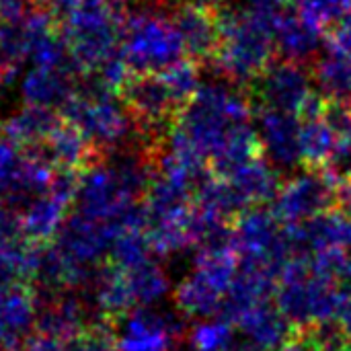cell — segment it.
I'll list each match as a JSON object with an SVG mask.
<instances>
[{"mask_svg": "<svg viewBox=\"0 0 351 351\" xmlns=\"http://www.w3.org/2000/svg\"><path fill=\"white\" fill-rule=\"evenodd\" d=\"M171 16L183 39L187 58L197 64L206 60H214L222 33L220 12L181 0Z\"/></svg>", "mask_w": 351, "mask_h": 351, "instance_id": "12", "label": "cell"}, {"mask_svg": "<svg viewBox=\"0 0 351 351\" xmlns=\"http://www.w3.org/2000/svg\"><path fill=\"white\" fill-rule=\"evenodd\" d=\"M226 179L232 181V185L245 197L249 208L276 199L282 187L278 169L263 156H257L255 160L247 162L245 167H241L237 173H232Z\"/></svg>", "mask_w": 351, "mask_h": 351, "instance_id": "20", "label": "cell"}, {"mask_svg": "<svg viewBox=\"0 0 351 351\" xmlns=\"http://www.w3.org/2000/svg\"><path fill=\"white\" fill-rule=\"evenodd\" d=\"M128 276H130V284H132L138 306L154 304L169 290V280H167L165 271L154 261L142 263L134 269H128Z\"/></svg>", "mask_w": 351, "mask_h": 351, "instance_id": "26", "label": "cell"}, {"mask_svg": "<svg viewBox=\"0 0 351 351\" xmlns=\"http://www.w3.org/2000/svg\"><path fill=\"white\" fill-rule=\"evenodd\" d=\"M121 56L134 74L162 72L187 58L173 16L150 10L123 21Z\"/></svg>", "mask_w": 351, "mask_h": 351, "instance_id": "5", "label": "cell"}, {"mask_svg": "<svg viewBox=\"0 0 351 351\" xmlns=\"http://www.w3.org/2000/svg\"><path fill=\"white\" fill-rule=\"evenodd\" d=\"M274 16L253 8L220 12L222 33L214 62L228 82L253 84L276 62Z\"/></svg>", "mask_w": 351, "mask_h": 351, "instance_id": "2", "label": "cell"}, {"mask_svg": "<svg viewBox=\"0 0 351 351\" xmlns=\"http://www.w3.org/2000/svg\"><path fill=\"white\" fill-rule=\"evenodd\" d=\"M296 249L304 247V253L321 249H350L351 251V214L346 210H327L311 222L290 228Z\"/></svg>", "mask_w": 351, "mask_h": 351, "instance_id": "17", "label": "cell"}, {"mask_svg": "<svg viewBox=\"0 0 351 351\" xmlns=\"http://www.w3.org/2000/svg\"><path fill=\"white\" fill-rule=\"evenodd\" d=\"M123 21L109 0H78L62 21V37L80 72H90L121 51Z\"/></svg>", "mask_w": 351, "mask_h": 351, "instance_id": "4", "label": "cell"}, {"mask_svg": "<svg viewBox=\"0 0 351 351\" xmlns=\"http://www.w3.org/2000/svg\"><path fill=\"white\" fill-rule=\"evenodd\" d=\"M253 97L259 107L280 109L294 115H306L325 103V97L317 93L313 70L292 60L274 62L255 82Z\"/></svg>", "mask_w": 351, "mask_h": 351, "instance_id": "7", "label": "cell"}, {"mask_svg": "<svg viewBox=\"0 0 351 351\" xmlns=\"http://www.w3.org/2000/svg\"><path fill=\"white\" fill-rule=\"evenodd\" d=\"M21 237H27L23 226V212L12 206L0 204V243L14 241Z\"/></svg>", "mask_w": 351, "mask_h": 351, "instance_id": "29", "label": "cell"}, {"mask_svg": "<svg viewBox=\"0 0 351 351\" xmlns=\"http://www.w3.org/2000/svg\"><path fill=\"white\" fill-rule=\"evenodd\" d=\"M337 191L339 185L335 183V179H331L325 171L317 173L315 169H311L292 177L280 187L274 199V214L288 228L302 226L323 212L331 210L337 202Z\"/></svg>", "mask_w": 351, "mask_h": 351, "instance_id": "8", "label": "cell"}, {"mask_svg": "<svg viewBox=\"0 0 351 351\" xmlns=\"http://www.w3.org/2000/svg\"><path fill=\"white\" fill-rule=\"evenodd\" d=\"M154 247L148 228H130L119 232L109 249V261L123 269H134L142 263L152 261Z\"/></svg>", "mask_w": 351, "mask_h": 351, "instance_id": "25", "label": "cell"}, {"mask_svg": "<svg viewBox=\"0 0 351 351\" xmlns=\"http://www.w3.org/2000/svg\"><path fill=\"white\" fill-rule=\"evenodd\" d=\"M23 351H78V346H76V341H66V339L33 333L27 339Z\"/></svg>", "mask_w": 351, "mask_h": 351, "instance_id": "30", "label": "cell"}, {"mask_svg": "<svg viewBox=\"0 0 351 351\" xmlns=\"http://www.w3.org/2000/svg\"><path fill=\"white\" fill-rule=\"evenodd\" d=\"M247 8H253L257 12H265V14H278L282 10H286L288 2L292 0H245Z\"/></svg>", "mask_w": 351, "mask_h": 351, "instance_id": "34", "label": "cell"}, {"mask_svg": "<svg viewBox=\"0 0 351 351\" xmlns=\"http://www.w3.org/2000/svg\"><path fill=\"white\" fill-rule=\"evenodd\" d=\"M68 206L62 204L60 199L51 197L49 193L37 195L25 210H23V226L27 239L39 243V245H49L53 243L60 226L66 220Z\"/></svg>", "mask_w": 351, "mask_h": 351, "instance_id": "23", "label": "cell"}, {"mask_svg": "<svg viewBox=\"0 0 351 351\" xmlns=\"http://www.w3.org/2000/svg\"><path fill=\"white\" fill-rule=\"evenodd\" d=\"M232 323L222 319H206L191 331V346L195 351H232L234 331Z\"/></svg>", "mask_w": 351, "mask_h": 351, "instance_id": "27", "label": "cell"}, {"mask_svg": "<svg viewBox=\"0 0 351 351\" xmlns=\"http://www.w3.org/2000/svg\"><path fill=\"white\" fill-rule=\"evenodd\" d=\"M109 2H111L113 6H117V8H121V4H125L128 0H109Z\"/></svg>", "mask_w": 351, "mask_h": 351, "instance_id": "38", "label": "cell"}, {"mask_svg": "<svg viewBox=\"0 0 351 351\" xmlns=\"http://www.w3.org/2000/svg\"><path fill=\"white\" fill-rule=\"evenodd\" d=\"M276 47L284 60L292 62H315L321 56L323 27L294 10H282L274 16Z\"/></svg>", "mask_w": 351, "mask_h": 351, "instance_id": "13", "label": "cell"}, {"mask_svg": "<svg viewBox=\"0 0 351 351\" xmlns=\"http://www.w3.org/2000/svg\"><path fill=\"white\" fill-rule=\"evenodd\" d=\"M337 325L343 331L346 339L351 343V288L346 290V294H343V300H341V306L337 313Z\"/></svg>", "mask_w": 351, "mask_h": 351, "instance_id": "33", "label": "cell"}, {"mask_svg": "<svg viewBox=\"0 0 351 351\" xmlns=\"http://www.w3.org/2000/svg\"><path fill=\"white\" fill-rule=\"evenodd\" d=\"M33 0H0V23L16 21L27 14Z\"/></svg>", "mask_w": 351, "mask_h": 351, "instance_id": "32", "label": "cell"}, {"mask_svg": "<svg viewBox=\"0 0 351 351\" xmlns=\"http://www.w3.org/2000/svg\"><path fill=\"white\" fill-rule=\"evenodd\" d=\"M337 202L341 204V210H346L348 214H351V177L350 179H346V181L339 185Z\"/></svg>", "mask_w": 351, "mask_h": 351, "instance_id": "35", "label": "cell"}, {"mask_svg": "<svg viewBox=\"0 0 351 351\" xmlns=\"http://www.w3.org/2000/svg\"><path fill=\"white\" fill-rule=\"evenodd\" d=\"M257 136L261 144V152L276 169H294L302 162L300 148V115L259 107L257 115Z\"/></svg>", "mask_w": 351, "mask_h": 351, "instance_id": "9", "label": "cell"}, {"mask_svg": "<svg viewBox=\"0 0 351 351\" xmlns=\"http://www.w3.org/2000/svg\"><path fill=\"white\" fill-rule=\"evenodd\" d=\"M313 76L327 101L351 105V56L337 49H323L313 62Z\"/></svg>", "mask_w": 351, "mask_h": 351, "instance_id": "18", "label": "cell"}, {"mask_svg": "<svg viewBox=\"0 0 351 351\" xmlns=\"http://www.w3.org/2000/svg\"><path fill=\"white\" fill-rule=\"evenodd\" d=\"M232 351H276V350H269V348H263V346H257V343H253V341H243V343H239V346H234V350Z\"/></svg>", "mask_w": 351, "mask_h": 351, "instance_id": "37", "label": "cell"}, {"mask_svg": "<svg viewBox=\"0 0 351 351\" xmlns=\"http://www.w3.org/2000/svg\"><path fill=\"white\" fill-rule=\"evenodd\" d=\"M239 84L210 82L179 111L171 136L212 162L239 134L253 125V103Z\"/></svg>", "mask_w": 351, "mask_h": 351, "instance_id": "1", "label": "cell"}, {"mask_svg": "<svg viewBox=\"0 0 351 351\" xmlns=\"http://www.w3.org/2000/svg\"><path fill=\"white\" fill-rule=\"evenodd\" d=\"M187 2H193V4L204 6V8H210L214 12H222V8L226 4V0H187Z\"/></svg>", "mask_w": 351, "mask_h": 351, "instance_id": "36", "label": "cell"}, {"mask_svg": "<svg viewBox=\"0 0 351 351\" xmlns=\"http://www.w3.org/2000/svg\"><path fill=\"white\" fill-rule=\"evenodd\" d=\"M193 351H195V350H193Z\"/></svg>", "mask_w": 351, "mask_h": 351, "instance_id": "39", "label": "cell"}, {"mask_svg": "<svg viewBox=\"0 0 351 351\" xmlns=\"http://www.w3.org/2000/svg\"><path fill=\"white\" fill-rule=\"evenodd\" d=\"M175 302L179 311L189 319H216L224 311L226 294L216 290L212 284L199 276H187L175 292Z\"/></svg>", "mask_w": 351, "mask_h": 351, "instance_id": "22", "label": "cell"}, {"mask_svg": "<svg viewBox=\"0 0 351 351\" xmlns=\"http://www.w3.org/2000/svg\"><path fill=\"white\" fill-rule=\"evenodd\" d=\"M80 68L76 64L58 66V68H37L27 72L21 84V93L29 105H41L58 111L64 103L78 90L76 74Z\"/></svg>", "mask_w": 351, "mask_h": 351, "instance_id": "15", "label": "cell"}, {"mask_svg": "<svg viewBox=\"0 0 351 351\" xmlns=\"http://www.w3.org/2000/svg\"><path fill=\"white\" fill-rule=\"evenodd\" d=\"M343 294L341 286L311 267L308 253L296 251L280 274L276 302L292 325L308 329L337 319Z\"/></svg>", "mask_w": 351, "mask_h": 351, "instance_id": "3", "label": "cell"}, {"mask_svg": "<svg viewBox=\"0 0 351 351\" xmlns=\"http://www.w3.org/2000/svg\"><path fill=\"white\" fill-rule=\"evenodd\" d=\"M62 123V115L56 109L41 107V105H29L21 111H16L6 123V134L21 146H33L47 140V136Z\"/></svg>", "mask_w": 351, "mask_h": 351, "instance_id": "21", "label": "cell"}, {"mask_svg": "<svg viewBox=\"0 0 351 351\" xmlns=\"http://www.w3.org/2000/svg\"><path fill=\"white\" fill-rule=\"evenodd\" d=\"M53 243L72 261L80 265H99L107 261L103 257L109 253L113 237L103 222H97L74 210L70 216H66Z\"/></svg>", "mask_w": 351, "mask_h": 351, "instance_id": "11", "label": "cell"}, {"mask_svg": "<svg viewBox=\"0 0 351 351\" xmlns=\"http://www.w3.org/2000/svg\"><path fill=\"white\" fill-rule=\"evenodd\" d=\"M302 128H300V148H302V162H306L311 169H325L335 146L333 130L325 117V103L302 115Z\"/></svg>", "mask_w": 351, "mask_h": 351, "instance_id": "24", "label": "cell"}, {"mask_svg": "<svg viewBox=\"0 0 351 351\" xmlns=\"http://www.w3.org/2000/svg\"><path fill=\"white\" fill-rule=\"evenodd\" d=\"M119 351H169L183 335V323L169 315L152 313L148 306H138L117 319Z\"/></svg>", "mask_w": 351, "mask_h": 351, "instance_id": "10", "label": "cell"}, {"mask_svg": "<svg viewBox=\"0 0 351 351\" xmlns=\"http://www.w3.org/2000/svg\"><path fill=\"white\" fill-rule=\"evenodd\" d=\"M76 346L78 351H119L117 321L107 317L90 321L76 339Z\"/></svg>", "mask_w": 351, "mask_h": 351, "instance_id": "28", "label": "cell"}, {"mask_svg": "<svg viewBox=\"0 0 351 351\" xmlns=\"http://www.w3.org/2000/svg\"><path fill=\"white\" fill-rule=\"evenodd\" d=\"M230 323L239 327V331L249 341L269 350H280L292 337V323L280 311V306L271 304L269 300L249 306L247 311L239 313Z\"/></svg>", "mask_w": 351, "mask_h": 351, "instance_id": "16", "label": "cell"}, {"mask_svg": "<svg viewBox=\"0 0 351 351\" xmlns=\"http://www.w3.org/2000/svg\"><path fill=\"white\" fill-rule=\"evenodd\" d=\"M280 351H323L317 335L313 333V329H306L304 333H298V335H292Z\"/></svg>", "mask_w": 351, "mask_h": 351, "instance_id": "31", "label": "cell"}, {"mask_svg": "<svg viewBox=\"0 0 351 351\" xmlns=\"http://www.w3.org/2000/svg\"><path fill=\"white\" fill-rule=\"evenodd\" d=\"M41 154L53 165V169H70L84 173L97 162L105 160V154L78 130L74 123L62 119V123L37 144Z\"/></svg>", "mask_w": 351, "mask_h": 351, "instance_id": "14", "label": "cell"}, {"mask_svg": "<svg viewBox=\"0 0 351 351\" xmlns=\"http://www.w3.org/2000/svg\"><path fill=\"white\" fill-rule=\"evenodd\" d=\"M43 247L27 237L0 243V284L6 288L33 284Z\"/></svg>", "mask_w": 351, "mask_h": 351, "instance_id": "19", "label": "cell"}, {"mask_svg": "<svg viewBox=\"0 0 351 351\" xmlns=\"http://www.w3.org/2000/svg\"><path fill=\"white\" fill-rule=\"evenodd\" d=\"M230 243L241 261L261 263L280 274L288 259L298 251L292 230L274 212L257 206L234 218Z\"/></svg>", "mask_w": 351, "mask_h": 351, "instance_id": "6", "label": "cell"}]
</instances>
